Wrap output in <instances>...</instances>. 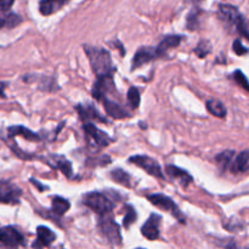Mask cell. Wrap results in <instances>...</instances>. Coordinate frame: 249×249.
I'll return each mask as SVG.
<instances>
[{
  "label": "cell",
  "instance_id": "1",
  "mask_svg": "<svg viewBox=\"0 0 249 249\" xmlns=\"http://www.w3.org/2000/svg\"><path fill=\"white\" fill-rule=\"evenodd\" d=\"M84 51L87 53L88 58H89L92 71H94L97 78L113 75L116 68H114L113 62H112L111 53L106 49L96 48V46L91 45H84Z\"/></svg>",
  "mask_w": 249,
  "mask_h": 249
},
{
  "label": "cell",
  "instance_id": "2",
  "mask_svg": "<svg viewBox=\"0 0 249 249\" xmlns=\"http://www.w3.org/2000/svg\"><path fill=\"white\" fill-rule=\"evenodd\" d=\"M219 15L221 18L232 26L237 31L238 34L246 38L249 41V29L248 24L243 15L236 6L230 4H220L219 5Z\"/></svg>",
  "mask_w": 249,
  "mask_h": 249
},
{
  "label": "cell",
  "instance_id": "3",
  "mask_svg": "<svg viewBox=\"0 0 249 249\" xmlns=\"http://www.w3.org/2000/svg\"><path fill=\"white\" fill-rule=\"evenodd\" d=\"M99 231L102 237L108 243L114 246H119L122 243L121 228L118 224L113 220L111 213L102 214L100 215L99 220Z\"/></svg>",
  "mask_w": 249,
  "mask_h": 249
},
{
  "label": "cell",
  "instance_id": "4",
  "mask_svg": "<svg viewBox=\"0 0 249 249\" xmlns=\"http://www.w3.org/2000/svg\"><path fill=\"white\" fill-rule=\"evenodd\" d=\"M83 203L99 215L111 213L112 209H113V202L108 197L105 196L104 194L96 191L85 195L83 197Z\"/></svg>",
  "mask_w": 249,
  "mask_h": 249
},
{
  "label": "cell",
  "instance_id": "5",
  "mask_svg": "<svg viewBox=\"0 0 249 249\" xmlns=\"http://www.w3.org/2000/svg\"><path fill=\"white\" fill-rule=\"evenodd\" d=\"M147 198H148V201L153 204V206H156L157 208H160V209H163V211L170 213L175 219H178V221H180V223H185L184 214L181 213V211L179 209V207L175 204V202L173 201L172 198H169V197L165 196V195H162V194L150 195Z\"/></svg>",
  "mask_w": 249,
  "mask_h": 249
},
{
  "label": "cell",
  "instance_id": "6",
  "mask_svg": "<svg viewBox=\"0 0 249 249\" xmlns=\"http://www.w3.org/2000/svg\"><path fill=\"white\" fill-rule=\"evenodd\" d=\"M129 162H130L131 164L138 165L139 168L143 169L147 174L152 175V177L158 178V179H164V174H163V170L162 168H160V163L156 160H153V158L148 157V156H133V157L129 158Z\"/></svg>",
  "mask_w": 249,
  "mask_h": 249
},
{
  "label": "cell",
  "instance_id": "7",
  "mask_svg": "<svg viewBox=\"0 0 249 249\" xmlns=\"http://www.w3.org/2000/svg\"><path fill=\"white\" fill-rule=\"evenodd\" d=\"M22 190L9 180H0V203L18 204Z\"/></svg>",
  "mask_w": 249,
  "mask_h": 249
},
{
  "label": "cell",
  "instance_id": "8",
  "mask_svg": "<svg viewBox=\"0 0 249 249\" xmlns=\"http://www.w3.org/2000/svg\"><path fill=\"white\" fill-rule=\"evenodd\" d=\"M0 243L6 247H21L24 246V237L15 226L0 228Z\"/></svg>",
  "mask_w": 249,
  "mask_h": 249
},
{
  "label": "cell",
  "instance_id": "9",
  "mask_svg": "<svg viewBox=\"0 0 249 249\" xmlns=\"http://www.w3.org/2000/svg\"><path fill=\"white\" fill-rule=\"evenodd\" d=\"M83 129H84L87 136L92 139L95 145H97L99 147H106V146H108L109 142L112 141V139L109 138L106 133L100 130V129L97 128V126H95L91 122H85L84 125H83Z\"/></svg>",
  "mask_w": 249,
  "mask_h": 249
},
{
  "label": "cell",
  "instance_id": "10",
  "mask_svg": "<svg viewBox=\"0 0 249 249\" xmlns=\"http://www.w3.org/2000/svg\"><path fill=\"white\" fill-rule=\"evenodd\" d=\"M114 88L113 75H107V77L97 78L96 83L92 87V97L99 101H101L108 91H113Z\"/></svg>",
  "mask_w": 249,
  "mask_h": 249
},
{
  "label": "cell",
  "instance_id": "11",
  "mask_svg": "<svg viewBox=\"0 0 249 249\" xmlns=\"http://www.w3.org/2000/svg\"><path fill=\"white\" fill-rule=\"evenodd\" d=\"M156 58H158L156 48H152V46H141V48L136 51L135 56H134L131 70H136V68L141 67V66L146 65V63L156 60Z\"/></svg>",
  "mask_w": 249,
  "mask_h": 249
},
{
  "label": "cell",
  "instance_id": "12",
  "mask_svg": "<svg viewBox=\"0 0 249 249\" xmlns=\"http://www.w3.org/2000/svg\"><path fill=\"white\" fill-rule=\"evenodd\" d=\"M160 215L158 214H152L147 219L145 224L141 228V233L143 237L147 238L148 241H155L160 237Z\"/></svg>",
  "mask_w": 249,
  "mask_h": 249
},
{
  "label": "cell",
  "instance_id": "13",
  "mask_svg": "<svg viewBox=\"0 0 249 249\" xmlns=\"http://www.w3.org/2000/svg\"><path fill=\"white\" fill-rule=\"evenodd\" d=\"M49 165L53 168V169H57L60 172H62V174L65 175L66 178L71 179L73 177V168L72 163L68 160H66V157L60 155H53L46 160V162Z\"/></svg>",
  "mask_w": 249,
  "mask_h": 249
},
{
  "label": "cell",
  "instance_id": "14",
  "mask_svg": "<svg viewBox=\"0 0 249 249\" xmlns=\"http://www.w3.org/2000/svg\"><path fill=\"white\" fill-rule=\"evenodd\" d=\"M56 240V233L46 226L36 228V241L33 243V247H49Z\"/></svg>",
  "mask_w": 249,
  "mask_h": 249
},
{
  "label": "cell",
  "instance_id": "15",
  "mask_svg": "<svg viewBox=\"0 0 249 249\" xmlns=\"http://www.w3.org/2000/svg\"><path fill=\"white\" fill-rule=\"evenodd\" d=\"M75 109L78 111L79 117L83 119L84 123L85 122L92 121H100L102 122V123H107V119L105 118V117H102L101 114L99 113V111H97L94 106H91V105H87V106H84V105H78V106L75 107Z\"/></svg>",
  "mask_w": 249,
  "mask_h": 249
},
{
  "label": "cell",
  "instance_id": "16",
  "mask_svg": "<svg viewBox=\"0 0 249 249\" xmlns=\"http://www.w3.org/2000/svg\"><path fill=\"white\" fill-rule=\"evenodd\" d=\"M165 173H167V175L170 179L179 180V182L184 187H187V185L191 184L192 180H194V178H192L186 170L181 169V168L177 167V165H167V167H165Z\"/></svg>",
  "mask_w": 249,
  "mask_h": 249
},
{
  "label": "cell",
  "instance_id": "17",
  "mask_svg": "<svg viewBox=\"0 0 249 249\" xmlns=\"http://www.w3.org/2000/svg\"><path fill=\"white\" fill-rule=\"evenodd\" d=\"M101 101H102V105H104L106 113L108 114L109 117H112V118L123 119V118H126V117H129L128 112H126L125 109L121 106V105L117 104V102L107 99L106 96H105Z\"/></svg>",
  "mask_w": 249,
  "mask_h": 249
},
{
  "label": "cell",
  "instance_id": "18",
  "mask_svg": "<svg viewBox=\"0 0 249 249\" xmlns=\"http://www.w3.org/2000/svg\"><path fill=\"white\" fill-rule=\"evenodd\" d=\"M249 169V150H245L242 152L235 155L232 163L230 165V170L233 174H240V173H246Z\"/></svg>",
  "mask_w": 249,
  "mask_h": 249
},
{
  "label": "cell",
  "instance_id": "19",
  "mask_svg": "<svg viewBox=\"0 0 249 249\" xmlns=\"http://www.w3.org/2000/svg\"><path fill=\"white\" fill-rule=\"evenodd\" d=\"M182 39H184V36H175V34L165 36V38L163 39L160 44H158L157 48H156L158 57H162V56L167 55L168 51L172 50V49H174V48H177V46H179V44L181 43Z\"/></svg>",
  "mask_w": 249,
  "mask_h": 249
},
{
  "label": "cell",
  "instance_id": "20",
  "mask_svg": "<svg viewBox=\"0 0 249 249\" xmlns=\"http://www.w3.org/2000/svg\"><path fill=\"white\" fill-rule=\"evenodd\" d=\"M71 0H40L39 11L44 16H50V15L55 14L58 10L62 9Z\"/></svg>",
  "mask_w": 249,
  "mask_h": 249
},
{
  "label": "cell",
  "instance_id": "21",
  "mask_svg": "<svg viewBox=\"0 0 249 249\" xmlns=\"http://www.w3.org/2000/svg\"><path fill=\"white\" fill-rule=\"evenodd\" d=\"M7 136L9 138H15V136H22V138L27 139L28 141H36L40 140V136L36 133H33L32 130H29L28 128L23 125H12L7 128Z\"/></svg>",
  "mask_w": 249,
  "mask_h": 249
},
{
  "label": "cell",
  "instance_id": "22",
  "mask_svg": "<svg viewBox=\"0 0 249 249\" xmlns=\"http://www.w3.org/2000/svg\"><path fill=\"white\" fill-rule=\"evenodd\" d=\"M71 203L63 197H53V202H51V212L55 214L56 216H62L70 211Z\"/></svg>",
  "mask_w": 249,
  "mask_h": 249
},
{
  "label": "cell",
  "instance_id": "23",
  "mask_svg": "<svg viewBox=\"0 0 249 249\" xmlns=\"http://www.w3.org/2000/svg\"><path fill=\"white\" fill-rule=\"evenodd\" d=\"M22 22V18L16 14H4V12L0 11V29L5 28V27H9V28H14V27L18 26Z\"/></svg>",
  "mask_w": 249,
  "mask_h": 249
},
{
  "label": "cell",
  "instance_id": "24",
  "mask_svg": "<svg viewBox=\"0 0 249 249\" xmlns=\"http://www.w3.org/2000/svg\"><path fill=\"white\" fill-rule=\"evenodd\" d=\"M207 109H208L209 113L218 117V118H225L226 113H228V109L224 106L223 102L218 101V100H209V101H207Z\"/></svg>",
  "mask_w": 249,
  "mask_h": 249
},
{
  "label": "cell",
  "instance_id": "25",
  "mask_svg": "<svg viewBox=\"0 0 249 249\" xmlns=\"http://www.w3.org/2000/svg\"><path fill=\"white\" fill-rule=\"evenodd\" d=\"M235 151L232 150H228V151H224V152L219 153L218 156L215 157L216 160V164L220 167L221 170H226V169H230V165L232 163L233 157H235Z\"/></svg>",
  "mask_w": 249,
  "mask_h": 249
},
{
  "label": "cell",
  "instance_id": "26",
  "mask_svg": "<svg viewBox=\"0 0 249 249\" xmlns=\"http://www.w3.org/2000/svg\"><path fill=\"white\" fill-rule=\"evenodd\" d=\"M109 177L117 182V184H121L123 186L129 187L130 186V181H131V178L130 175L128 174L126 172H124L123 169H114L109 173Z\"/></svg>",
  "mask_w": 249,
  "mask_h": 249
},
{
  "label": "cell",
  "instance_id": "27",
  "mask_svg": "<svg viewBox=\"0 0 249 249\" xmlns=\"http://www.w3.org/2000/svg\"><path fill=\"white\" fill-rule=\"evenodd\" d=\"M199 15H201V11L198 9H194L191 10V12L189 14L186 19V27L187 29L190 31H196L198 28V24H199Z\"/></svg>",
  "mask_w": 249,
  "mask_h": 249
},
{
  "label": "cell",
  "instance_id": "28",
  "mask_svg": "<svg viewBox=\"0 0 249 249\" xmlns=\"http://www.w3.org/2000/svg\"><path fill=\"white\" fill-rule=\"evenodd\" d=\"M126 99H128V102H129V105H130V107H133V108H138L139 105H140V101H141V96H140V92H139L138 88L131 87L130 89L128 90Z\"/></svg>",
  "mask_w": 249,
  "mask_h": 249
},
{
  "label": "cell",
  "instance_id": "29",
  "mask_svg": "<svg viewBox=\"0 0 249 249\" xmlns=\"http://www.w3.org/2000/svg\"><path fill=\"white\" fill-rule=\"evenodd\" d=\"M125 208H126V213L123 219V226L125 229H129L136 221V219H138V214H136L135 209H134L131 206H129V204L128 206H125Z\"/></svg>",
  "mask_w": 249,
  "mask_h": 249
},
{
  "label": "cell",
  "instance_id": "30",
  "mask_svg": "<svg viewBox=\"0 0 249 249\" xmlns=\"http://www.w3.org/2000/svg\"><path fill=\"white\" fill-rule=\"evenodd\" d=\"M212 51V45L208 40L199 41L198 45L195 48V53L199 58H204Z\"/></svg>",
  "mask_w": 249,
  "mask_h": 249
},
{
  "label": "cell",
  "instance_id": "31",
  "mask_svg": "<svg viewBox=\"0 0 249 249\" xmlns=\"http://www.w3.org/2000/svg\"><path fill=\"white\" fill-rule=\"evenodd\" d=\"M232 77H233V79H235V82L237 83L241 88H243L246 91L249 92V80L242 71L236 70L235 72H233Z\"/></svg>",
  "mask_w": 249,
  "mask_h": 249
},
{
  "label": "cell",
  "instance_id": "32",
  "mask_svg": "<svg viewBox=\"0 0 249 249\" xmlns=\"http://www.w3.org/2000/svg\"><path fill=\"white\" fill-rule=\"evenodd\" d=\"M232 50H233V53L238 56H243V55H246V53H249V49L246 48V46H243L241 39H235V40H233Z\"/></svg>",
  "mask_w": 249,
  "mask_h": 249
},
{
  "label": "cell",
  "instance_id": "33",
  "mask_svg": "<svg viewBox=\"0 0 249 249\" xmlns=\"http://www.w3.org/2000/svg\"><path fill=\"white\" fill-rule=\"evenodd\" d=\"M15 0H0V11L6 12L11 9V6L14 5Z\"/></svg>",
  "mask_w": 249,
  "mask_h": 249
},
{
  "label": "cell",
  "instance_id": "34",
  "mask_svg": "<svg viewBox=\"0 0 249 249\" xmlns=\"http://www.w3.org/2000/svg\"><path fill=\"white\" fill-rule=\"evenodd\" d=\"M31 182H32V184L34 185V186H36V187H38V189H39V191H40V192H43L44 190H46V189H48V186H44V185H41L40 182L38 181V180L33 179V178H32V179H31Z\"/></svg>",
  "mask_w": 249,
  "mask_h": 249
},
{
  "label": "cell",
  "instance_id": "35",
  "mask_svg": "<svg viewBox=\"0 0 249 249\" xmlns=\"http://www.w3.org/2000/svg\"><path fill=\"white\" fill-rule=\"evenodd\" d=\"M6 87V84H5V83H0V96H2L4 97L5 95H4V88Z\"/></svg>",
  "mask_w": 249,
  "mask_h": 249
},
{
  "label": "cell",
  "instance_id": "36",
  "mask_svg": "<svg viewBox=\"0 0 249 249\" xmlns=\"http://www.w3.org/2000/svg\"><path fill=\"white\" fill-rule=\"evenodd\" d=\"M192 2H199V1H202V0H191Z\"/></svg>",
  "mask_w": 249,
  "mask_h": 249
}]
</instances>
